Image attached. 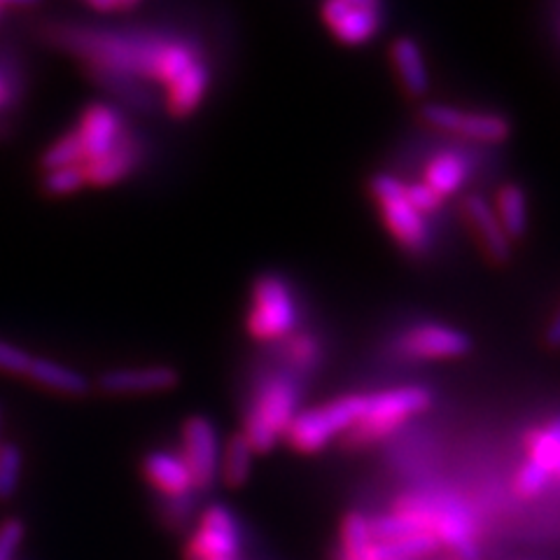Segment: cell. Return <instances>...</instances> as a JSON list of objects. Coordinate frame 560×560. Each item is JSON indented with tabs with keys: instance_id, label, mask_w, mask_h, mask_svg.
I'll use <instances>...</instances> for the list:
<instances>
[{
	"instance_id": "cell-1",
	"label": "cell",
	"mask_w": 560,
	"mask_h": 560,
	"mask_svg": "<svg viewBox=\"0 0 560 560\" xmlns=\"http://www.w3.org/2000/svg\"><path fill=\"white\" fill-rule=\"evenodd\" d=\"M302 381L285 370L261 376L243 416V436L255 453H269L285 440L294 416L300 413Z\"/></svg>"
},
{
	"instance_id": "cell-2",
	"label": "cell",
	"mask_w": 560,
	"mask_h": 560,
	"mask_svg": "<svg viewBox=\"0 0 560 560\" xmlns=\"http://www.w3.org/2000/svg\"><path fill=\"white\" fill-rule=\"evenodd\" d=\"M432 390L425 385H401V388L366 395V409L358 423L343 434L346 446L364 448L390 436L411 418L432 407Z\"/></svg>"
},
{
	"instance_id": "cell-3",
	"label": "cell",
	"mask_w": 560,
	"mask_h": 560,
	"mask_svg": "<svg viewBox=\"0 0 560 560\" xmlns=\"http://www.w3.org/2000/svg\"><path fill=\"white\" fill-rule=\"evenodd\" d=\"M302 320L300 300L290 280L280 273H261L250 290L248 335L261 343H278L294 335Z\"/></svg>"
},
{
	"instance_id": "cell-4",
	"label": "cell",
	"mask_w": 560,
	"mask_h": 560,
	"mask_svg": "<svg viewBox=\"0 0 560 560\" xmlns=\"http://www.w3.org/2000/svg\"><path fill=\"white\" fill-rule=\"evenodd\" d=\"M366 395H343L329 399L320 407L304 409L294 416L285 432V442L296 453H320L337 436H343L362 418Z\"/></svg>"
},
{
	"instance_id": "cell-5",
	"label": "cell",
	"mask_w": 560,
	"mask_h": 560,
	"mask_svg": "<svg viewBox=\"0 0 560 560\" xmlns=\"http://www.w3.org/2000/svg\"><path fill=\"white\" fill-rule=\"evenodd\" d=\"M370 191L378 203L385 230L393 234L399 248L413 257H423L430 250L432 234L425 215H420L409 203L405 195V183H399L388 173H378L370 183Z\"/></svg>"
},
{
	"instance_id": "cell-6",
	"label": "cell",
	"mask_w": 560,
	"mask_h": 560,
	"mask_svg": "<svg viewBox=\"0 0 560 560\" xmlns=\"http://www.w3.org/2000/svg\"><path fill=\"white\" fill-rule=\"evenodd\" d=\"M180 455L197 493H208L220 481L222 442L215 423L206 416H191L180 430Z\"/></svg>"
},
{
	"instance_id": "cell-7",
	"label": "cell",
	"mask_w": 560,
	"mask_h": 560,
	"mask_svg": "<svg viewBox=\"0 0 560 560\" xmlns=\"http://www.w3.org/2000/svg\"><path fill=\"white\" fill-rule=\"evenodd\" d=\"M243 551V525L238 516L224 504H210L203 510L197 530L191 533L185 560H238Z\"/></svg>"
},
{
	"instance_id": "cell-8",
	"label": "cell",
	"mask_w": 560,
	"mask_h": 560,
	"mask_svg": "<svg viewBox=\"0 0 560 560\" xmlns=\"http://www.w3.org/2000/svg\"><path fill=\"white\" fill-rule=\"evenodd\" d=\"M420 119L436 131L460 133L471 143L498 145L512 136V125L500 115L490 113H465L444 103H425L420 108Z\"/></svg>"
},
{
	"instance_id": "cell-9",
	"label": "cell",
	"mask_w": 560,
	"mask_h": 560,
	"mask_svg": "<svg viewBox=\"0 0 560 560\" xmlns=\"http://www.w3.org/2000/svg\"><path fill=\"white\" fill-rule=\"evenodd\" d=\"M395 348L399 355L411 360H453L469 353L471 341L465 331L455 327L420 323L401 331Z\"/></svg>"
},
{
	"instance_id": "cell-10",
	"label": "cell",
	"mask_w": 560,
	"mask_h": 560,
	"mask_svg": "<svg viewBox=\"0 0 560 560\" xmlns=\"http://www.w3.org/2000/svg\"><path fill=\"white\" fill-rule=\"evenodd\" d=\"M180 383V372L168 364L121 366L103 372L96 381L105 395H154L173 390Z\"/></svg>"
},
{
	"instance_id": "cell-11",
	"label": "cell",
	"mask_w": 560,
	"mask_h": 560,
	"mask_svg": "<svg viewBox=\"0 0 560 560\" xmlns=\"http://www.w3.org/2000/svg\"><path fill=\"white\" fill-rule=\"evenodd\" d=\"M129 125L127 117L121 115L115 105L108 103H92L86 105L78 121V133L82 138L86 162H96L108 154L121 136L127 133Z\"/></svg>"
},
{
	"instance_id": "cell-12",
	"label": "cell",
	"mask_w": 560,
	"mask_h": 560,
	"mask_svg": "<svg viewBox=\"0 0 560 560\" xmlns=\"http://www.w3.org/2000/svg\"><path fill=\"white\" fill-rule=\"evenodd\" d=\"M148 154L145 138L133 129H127L119 143L96 162H84L86 185L92 187H110L119 180H125L136 168L143 166Z\"/></svg>"
},
{
	"instance_id": "cell-13",
	"label": "cell",
	"mask_w": 560,
	"mask_h": 560,
	"mask_svg": "<svg viewBox=\"0 0 560 560\" xmlns=\"http://www.w3.org/2000/svg\"><path fill=\"white\" fill-rule=\"evenodd\" d=\"M323 20L329 31L337 35V40L346 45H364L381 31L383 12L346 5L341 0H325Z\"/></svg>"
},
{
	"instance_id": "cell-14",
	"label": "cell",
	"mask_w": 560,
	"mask_h": 560,
	"mask_svg": "<svg viewBox=\"0 0 560 560\" xmlns=\"http://www.w3.org/2000/svg\"><path fill=\"white\" fill-rule=\"evenodd\" d=\"M140 469H143L145 481L162 495V500L197 493L195 486H191L189 469L180 453L150 451L143 463H140Z\"/></svg>"
},
{
	"instance_id": "cell-15",
	"label": "cell",
	"mask_w": 560,
	"mask_h": 560,
	"mask_svg": "<svg viewBox=\"0 0 560 560\" xmlns=\"http://www.w3.org/2000/svg\"><path fill=\"white\" fill-rule=\"evenodd\" d=\"M463 206L486 257L495 265H506L512 259V238L504 234L493 206H488L479 195H469Z\"/></svg>"
},
{
	"instance_id": "cell-16",
	"label": "cell",
	"mask_w": 560,
	"mask_h": 560,
	"mask_svg": "<svg viewBox=\"0 0 560 560\" xmlns=\"http://www.w3.org/2000/svg\"><path fill=\"white\" fill-rule=\"evenodd\" d=\"M471 164L469 156L460 150H444L436 152L423 175V183L434 191L440 199H448L465 187L471 175Z\"/></svg>"
},
{
	"instance_id": "cell-17",
	"label": "cell",
	"mask_w": 560,
	"mask_h": 560,
	"mask_svg": "<svg viewBox=\"0 0 560 560\" xmlns=\"http://www.w3.org/2000/svg\"><path fill=\"white\" fill-rule=\"evenodd\" d=\"M208 86L210 68L206 59H199L191 63L178 80H173L166 86V110L178 119L189 117L203 103Z\"/></svg>"
},
{
	"instance_id": "cell-18",
	"label": "cell",
	"mask_w": 560,
	"mask_h": 560,
	"mask_svg": "<svg viewBox=\"0 0 560 560\" xmlns=\"http://www.w3.org/2000/svg\"><path fill=\"white\" fill-rule=\"evenodd\" d=\"M26 378L43 385L47 390H55L68 397H86L92 393V381L82 372L73 370V366H68L63 362L47 360V358H33Z\"/></svg>"
},
{
	"instance_id": "cell-19",
	"label": "cell",
	"mask_w": 560,
	"mask_h": 560,
	"mask_svg": "<svg viewBox=\"0 0 560 560\" xmlns=\"http://www.w3.org/2000/svg\"><path fill=\"white\" fill-rule=\"evenodd\" d=\"M393 63L399 75L401 86L411 98H423L430 90V75L425 68L423 51L411 38H397L390 47Z\"/></svg>"
},
{
	"instance_id": "cell-20",
	"label": "cell",
	"mask_w": 560,
	"mask_h": 560,
	"mask_svg": "<svg viewBox=\"0 0 560 560\" xmlns=\"http://www.w3.org/2000/svg\"><path fill=\"white\" fill-rule=\"evenodd\" d=\"M525 453L528 463L539 467L549 479L560 481V418L549 420L525 434Z\"/></svg>"
},
{
	"instance_id": "cell-21",
	"label": "cell",
	"mask_w": 560,
	"mask_h": 560,
	"mask_svg": "<svg viewBox=\"0 0 560 560\" xmlns=\"http://www.w3.org/2000/svg\"><path fill=\"white\" fill-rule=\"evenodd\" d=\"M278 350L280 358H283V366H280V370L290 372L300 381L302 376H308L318 370L323 358L320 339L315 335H308V331H294V335L278 341Z\"/></svg>"
},
{
	"instance_id": "cell-22",
	"label": "cell",
	"mask_w": 560,
	"mask_h": 560,
	"mask_svg": "<svg viewBox=\"0 0 560 560\" xmlns=\"http://www.w3.org/2000/svg\"><path fill=\"white\" fill-rule=\"evenodd\" d=\"M253 458H255V451L248 444V440L243 436V432L232 434L222 446L220 481L226 488H234V490L248 483L250 471H253Z\"/></svg>"
},
{
	"instance_id": "cell-23",
	"label": "cell",
	"mask_w": 560,
	"mask_h": 560,
	"mask_svg": "<svg viewBox=\"0 0 560 560\" xmlns=\"http://www.w3.org/2000/svg\"><path fill=\"white\" fill-rule=\"evenodd\" d=\"M493 210L502 224L504 234L512 241L521 238L525 230H528V199H525L523 187L514 183L500 187Z\"/></svg>"
},
{
	"instance_id": "cell-24",
	"label": "cell",
	"mask_w": 560,
	"mask_h": 560,
	"mask_svg": "<svg viewBox=\"0 0 560 560\" xmlns=\"http://www.w3.org/2000/svg\"><path fill=\"white\" fill-rule=\"evenodd\" d=\"M86 162V154H84V145H82V138L80 133L73 129L68 131L66 136H61L59 140L51 143L43 156H40V168L47 171H57V168H66V166H78Z\"/></svg>"
},
{
	"instance_id": "cell-25",
	"label": "cell",
	"mask_w": 560,
	"mask_h": 560,
	"mask_svg": "<svg viewBox=\"0 0 560 560\" xmlns=\"http://www.w3.org/2000/svg\"><path fill=\"white\" fill-rule=\"evenodd\" d=\"M24 96V73L20 61L12 55L0 51V119L8 113L20 108V101Z\"/></svg>"
},
{
	"instance_id": "cell-26",
	"label": "cell",
	"mask_w": 560,
	"mask_h": 560,
	"mask_svg": "<svg viewBox=\"0 0 560 560\" xmlns=\"http://www.w3.org/2000/svg\"><path fill=\"white\" fill-rule=\"evenodd\" d=\"M374 545L370 530V516L362 512H348L339 525V549L346 553H360Z\"/></svg>"
},
{
	"instance_id": "cell-27",
	"label": "cell",
	"mask_w": 560,
	"mask_h": 560,
	"mask_svg": "<svg viewBox=\"0 0 560 560\" xmlns=\"http://www.w3.org/2000/svg\"><path fill=\"white\" fill-rule=\"evenodd\" d=\"M22 467H24V455L22 448L3 442L0 444V502L10 500L22 481Z\"/></svg>"
},
{
	"instance_id": "cell-28",
	"label": "cell",
	"mask_w": 560,
	"mask_h": 560,
	"mask_svg": "<svg viewBox=\"0 0 560 560\" xmlns=\"http://www.w3.org/2000/svg\"><path fill=\"white\" fill-rule=\"evenodd\" d=\"M82 187H86V175L82 164L47 171L40 180V189L47 197H68V195H75V191H80Z\"/></svg>"
},
{
	"instance_id": "cell-29",
	"label": "cell",
	"mask_w": 560,
	"mask_h": 560,
	"mask_svg": "<svg viewBox=\"0 0 560 560\" xmlns=\"http://www.w3.org/2000/svg\"><path fill=\"white\" fill-rule=\"evenodd\" d=\"M549 481L551 479L545 475V471H541L539 467H535L533 463L525 460L518 467L516 477H514V493L518 498H523V500H535V498H539L541 493H545V488L549 486Z\"/></svg>"
},
{
	"instance_id": "cell-30",
	"label": "cell",
	"mask_w": 560,
	"mask_h": 560,
	"mask_svg": "<svg viewBox=\"0 0 560 560\" xmlns=\"http://www.w3.org/2000/svg\"><path fill=\"white\" fill-rule=\"evenodd\" d=\"M31 360L33 355L26 348L0 339V372L12 374V376H26Z\"/></svg>"
},
{
	"instance_id": "cell-31",
	"label": "cell",
	"mask_w": 560,
	"mask_h": 560,
	"mask_svg": "<svg viewBox=\"0 0 560 560\" xmlns=\"http://www.w3.org/2000/svg\"><path fill=\"white\" fill-rule=\"evenodd\" d=\"M405 195H407L409 203L418 210L420 215H434V213H440L442 203H444V199L436 197L434 191H432L423 180L405 185Z\"/></svg>"
},
{
	"instance_id": "cell-32",
	"label": "cell",
	"mask_w": 560,
	"mask_h": 560,
	"mask_svg": "<svg viewBox=\"0 0 560 560\" xmlns=\"http://www.w3.org/2000/svg\"><path fill=\"white\" fill-rule=\"evenodd\" d=\"M24 539V523L20 518H10L0 525V560H12Z\"/></svg>"
},
{
	"instance_id": "cell-33",
	"label": "cell",
	"mask_w": 560,
	"mask_h": 560,
	"mask_svg": "<svg viewBox=\"0 0 560 560\" xmlns=\"http://www.w3.org/2000/svg\"><path fill=\"white\" fill-rule=\"evenodd\" d=\"M164 502V518L168 525H180L189 518L191 510H195V495H185V498H166Z\"/></svg>"
},
{
	"instance_id": "cell-34",
	"label": "cell",
	"mask_w": 560,
	"mask_h": 560,
	"mask_svg": "<svg viewBox=\"0 0 560 560\" xmlns=\"http://www.w3.org/2000/svg\"><path fill=\"white\" fill-rule=\"evenodd\" d=\"M545 343H547L549 348H560V308L556 311L553 320L549 323V327H547V331H545Z\"/></svg>"
},
{
	"instance_id": "cell-35",
	"label": "cell",
	"mask_w": 560,
	"mask_h": 560,
	"mask_svg": "<svg viewBox=\"0 0 560 560\" xmlns=\"http://www.w3.org/2000/svg\"><path fill=\"white\" fill-rule=\"evenodd\" d=\"M331 560H378L376 558V551H374V545L366 549V551H360V553H346L341 549L335 551V556H331Z\"/></svg>"
},
{
	"instance_id": "cell-36",
	"label": "cell",
	"mask_w": 560,
	"mask_h": 560,
	"mask_svg": "<svg viewBox=\"0 0 560 560\" xmlns=\"http://www.w3.org/2000/svg\"><path fill=\"white\" fill-rule=\"evenodd\" d=\"M94 10L98 12H117V10H127L125 0H86Z\"/></svg>"
},
{
	"instance_id": "cell-37",
	"label": "cell",
	"mask_w": 560,
	"mask_h": 560,
	"mask_svg": "<svg viewBox=\"0 0 560 560\" xmlns=\"http://www.w3.org/2000/svg\"><path fill=\"white\" fill-rule=\"evenodd\" d=\"M341 3L353 5V8H362V10L383 12V0H341Z\"/></svg>"
},
{
	"instance_id": "cell-38",
	"label": "cell",
	"mask_w": 560,
	"mask_h": 560,
	"mask_svg": "<svg viewBox=\"0 0 560 560\" xmlns=\"http://www.w3.org/2000/svg\"><path fill=\"white\" fill-rule=\"evenodd\" d=\"M38 3V0H0V8H5V5H14V8H31V5H35Z\"/></svg>"
},
{
	"instance_id": "cell-39",
	"label": "cell",
	"mask_w": 560,
	"mask_h": 560,
	"mask_svg": "<svg viewBox=\"0 0 560 560\" xmlns=\"http://www.w3.org/2000/svg\"><path fill=\"white\" fill-rule=\"evenodd\" d=\"M3 430H5V407L0 401V444H3Z\"/></svg>"
},
{
	"instance_id": "cell-40",
	"label": "cell",
	"mask_w": 560,
	"mask_h": 560,
	"mask_svg": "<svg viewBox=\"0 0 560 560\" xmlns=\"http://www.w3.org/2000/svg\"><path fill=\"white\" fill-rule=\"evenodd\" d=\"M136 3H138V0H125V5H127V8H131V5H136Z\"/></svg>"
},
{
	"instance_id": "cell-41",
	"label": "cell",
	"mask_w": 560,
	"mask_h": 560,
	"mask_svg": "<svg viewBox=\"0 0 560 560\" xmlns=\"http://www.w3.org/2000/svg\"><path fill=\"white\" fill-rule=\"evenodd\" d=\"M215 560H230V558H215Z\"/></svg>"
}]
</instances>
